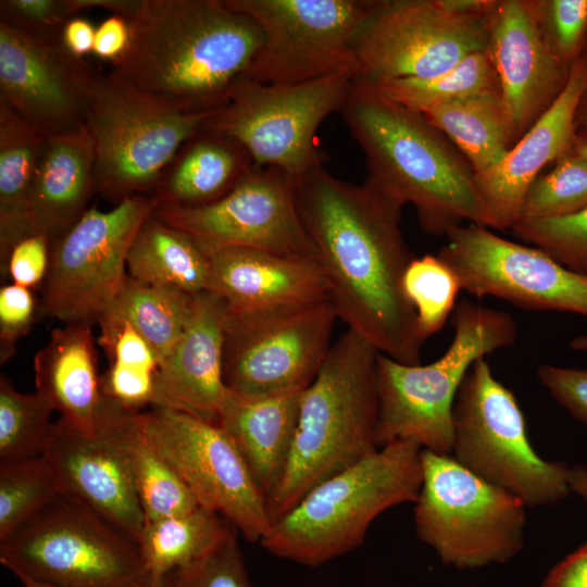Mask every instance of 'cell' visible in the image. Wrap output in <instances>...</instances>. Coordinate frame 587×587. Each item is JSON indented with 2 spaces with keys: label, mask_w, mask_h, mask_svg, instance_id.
<instances>
[{
  "label": "cell",
  "mask_w": 587,
  "mask_h": 587,
  "mask_svg": "<svg viewBox=\"0 0 587 587\" xmlns=\"http://www.w3.org/2000/svg\"><path fill=\"white\" fill-rule=\"evenodd\" d=\"M295 192L338 320L379 353L420 364L425 339L403 289L415 257L401 232L402 207L365 182L335 177L323 164L297 177Z\"/></svg>",
  "instance_id": "obj_1"
},
{
  "label": "cell",
  "mask_w": 587,
  "mask_h": 587,
  "mask_svg": "<svg viewBox=\"0 0 587 587\" xmlns=\"http://www.w3.org/2000/svg\"><path fill=\"white\" fill-rule=\"evenodd\" d=\"M129 28L110 74L189 114L225 107L264 41L258 23L225 0H142Z\"/></svg>",
  "instance_id": "obj_2"
},
{
  "label": "cell",
  "mask_w": 587,
  "mask_h": 587,
  "mask_svg": "<svg viewBox=\"0 0 587 587\" xmlns=\"http://www.w3.org/2000/svg\"><path fill=\"white\" fill-rule=\"evenodd\" d=\"M339 113L365 154V183L401 207L413 205L424 232L446 236L465 221L492 228L472 165L422 113L353 82Z\"/></svg>",
  "instance_id": "obj_3"
},
{
  "label": "cell",
  "mask_w": 587,
  "mask_h": 587,
  "mask_svg": "<svg viewBox=\"0 0 587 587\" xmlns=\"http://www.w3.org/2000/svg\"><path fill=\"white\" fill-rule=\"evenodd\" d=\"M378 351L347 329L301 392L296 435L283 477L267 498L272 523L321 482L378 449Z\"/></svg>",
  "instance_id": "obj_4"
},
{
  "label": "cell",
  "mask_w": 587,
  "mask_h": 587,
  "mask_svg": "<svg viewBox=\"0 0 587 587\" xmlns=\"http://www.w3.org/2000/svg\"><path fill=\"white\" fill-rule=\"evenodd\" d=\"M422 448L397 440L321 482L272 523L260 545L276 558L320 566L359 547L389 508L415 502Z\"/></svg>",
  "instance_id": "obj_5"
},
{
  "label": "cell",
  "mask_w": 587,
  "mask_h": 587,
  "mask_svg": "<svg viewBox=\"0 0 587 587\" xmlns=\"http://www.w3.org/2000/svg\"><path fill=\"white\" fill-rule=\"evenodd\" d=\"M451 319L452 341L429 364H403L378 353V448L410 440L424 450L450 454L452 410L463 379L478 359L516 339V324L509 313L464 298L455 304Z\"/></svg>",
  "instance_id": "obj_6"
},
{
  "label": "cell",
  "mask_w": 587,
  "mask_h": 587,
  "mask_svg": "<svg viewBox=\"0 0 587 587\" xmlns=\"http://www.w3.org/2000/svg\"><path fill=\"white\" fill-rule=\"evenodd\" d=\"M215 112L183 113L110 73H97L85 120L95 151V192L115 204L152 196L182 146Z\"/></svg>",
  "instance_id": "obj_7"
},
{
  "label": "cell",
  "mask_w": 587,
  "mask_h": 587,
  "mask_svg": "<svg viewBox=\"0 0 587 587\" xmlns=\"http://www.w3.org/2000/svg\"><path fill=\"white\" fill-rule=\"evenodd\" d=\"M422 485L414 502L416 535L458 570L501 564L524 547L526 505L451 454L421 450Z\"/></svg>",
  "instance_id": "obj_8"
},
{
  "label": "cell",
  "mask_w": 587,
  "mask_h": 587,
  "mask_svg": "<svg viewBox=\"0 0 587 587\" xmlns=\"http://www.w3.org/2000/svg\"><path fill=\"white\" fill-rule=\"evenodd\" d=\"M452 426V457L526 507L557 504L571 492L569 466L534 450L513 392L494 376L485 358L472 365L461 384Z\"/></svg>",
  "instance_id": "obj_9"
},
{
  "label": "cell",
  "mask_w": 587,
  "mask_h": 587,
  "mask_svg": "<svg viewBox=\"0 0 587 587\" xmlns=\"http://www.w3.org/2000/svg\"><path fill=\"white\" fill-rule=\"evenodd\" d=\"M0 563L59 587H146L138 541L64 495L0 540Z\"/></svg>",
  "instance_id": "obj_10"
},
{
  "label": "cell",
  "mask_w": 587,
  "mask_h": 587,
  "mask_svg": "<svg viewBox=\"0 0 587 587\" xmlns=\"http://www.w3.org/2000/svg\"><path fill=\"white\" fill-rule=\"evenodd\" d=\"M337 320L329 300L267 310L226 305V388L249 398L303 391L324 364Z\"/></svg>",
  "instance_id": "obj_11"
},
{
  "label": "cell",
  "mask_w": 587,
  "mask_h": 587,
  "mask_svg": "<svg viewBox=\"0 0 587 587\" xmlns=\"http://www.w3.org/2000/svg\"><path fill=\"white\" fill-rule=\"evenodd\" d=\"M348 74L296 85L245 83L207 122V128L238 141L255 166L274 167L295 179L323 164L316 132L340 111L352 86Z\"/></svg>",
  "instance_id": "obj_12"
},
{
  "label": "cell",
  "mask_w": 587,
  "mask_h": 587,
  "mask_svg": "<svg viewBox=\"0 0 587 587\" xmlns=\"http://www.w3.org/2000/svg\"><path fill=\"white\" fill-rule=\"evenodd\" d=\"M253 18L264 41L249 82L296 85L357 76L353 41L378 0H225Z\"/></svg>",
  "instance_id": "obj_13"
},
{
  "label": "cell",
  "mask_w": 587,
  "mask_h": 587,
  "mask_svg": "<svg viewBox=\"0 0 587 587\" xmlns=\"http://www.w3.org/2000/svg\"><path fill=\"white\" fill-rule=\"evenodd\" d=\"M491 11L459 13L444 0H378L353 41V80L426 78L449 71L487 50Z\"/></svg>",
  "instance_id": "obj_14"
},
{
  "label": "cell",
  "mask_w": 587,
  "mask_h": 587,
  "mask_svg": "<svg viewBox=\"0 0 587 587\" xmlns=\"http://www.w3.org/2000/svg\"><path fill=\"white\" fill-rule=\"evenodd\" d=\"M157 207L149 195L126 198L108 211L91 207L53 241L43 313L64 324L98 322L124 287L129 247Z\"/></svg>",
  "instance_id": "obj_15"
},
{
  "label": "cell",
  "mask_w": 587,
  "mask_h": 587,
  "mask_svg": "<svg viewBox=\"0 0 587 587\" xmlns=\"http://www.w3.org/2000/svg\"><path fill=\"white\" fill-rule=\"evenodd\" d=\"M143 432L200 507L229 522L249 541L271 528L266 499L236 442L220 424L163 407L140 412Z\"/></svg>",
  "instance_id": "obj_16"
},
{
  "label": "cell",
  "mask_w": 587,
  "mask_h": 587,
  "mask_svg": "<svg viewBox=\"0 0 587 587\" xmlns=\"http://www.w3.org/2000/svg\"><path fill=\"white\" fill-rule=\"evenodd\" d=\"M446 238L438 258L455 274L462 290L526 310L587 316V276L540 249L504 239L476 224L457 226Z\"/></svg>",
  "instance_id": "obj_17"
},
{
  "label": "cell",
  "mask_w": 587,
  "mask_h": 587,
  "mask_svg": "<svg viewBox=\"0 0 587 587\" xmlns=\"http://www.w3.org/2000/svg\"><path fill=\"white\" fill-rule=\"evenodd\" d=\"M154 215L196 239L317 260L296 202L295 178L253 166L222 199L199 208L158 205Z\"/></svg>",
  "instance_id": "obj_18"
},
{
  "label": "cell",
  "mask_w": 587,
  "mask_h": 587,
  "mask_svg": "<svg viewBox=\"0 0 587 587\" xmlns=\"http://www.w3.org/2000/svg\"><path fill=\"white\" fill-rule=\"evenodd\" d=\"M96 75L61 37L33 35L0 21V101L46 137L85 125Z\"/></svg>",
  "instance_id": "obj_19"
},
{
  "label": "cell",
  "mask_w": 587,
  "mask_h": 587,
  "mask_svg": "<svg viewBox=\"0 0 587 587\" xmlns=\"http://www.w3.org/2000/svg\"><path fill=\"white\" fill-rule=\"evenodd\" d=\"M487 52L517 142L558 99L570 76L571 66L548 40L542 0H496Z\"/></svg>",
  "instance_id": "obj_20"
},
{
  "label": "cell",
  "mask_w": 587,
  "mask_h": 587,
  "mask_svg": "<svg viewBox=\"0 0 587 587\" xmlns=\"http://www.w3.org/2000/svg\"><path fill=\"white\" fill-rule=\"evenodd\" d=\"M116 404L99 429L87 435L59 419L43 455L61 495L76 500L139 542L146 516L125 454L113 433Z\"/></svg>",
  "instance_id": "obj_21"
},
{
  "label": "cell",
  "mask_w": 587,
  "mask_h": 587,
  "mask_svg": "<svg viewBox=\"0 0 587 587\" xmlns=\"http://www.w3.org/2000/svg\"><path fill=\"white\" fill-rule=\"evenodd\" d=\"M587 90V58L570 68L567 84L553 104L490 168L475 174L478 193L492 228L511 229L519 218L524 196L540 171L567 154L577 133V112Z\"/></svg>",
  "instance_id": "obj_22"
},
{
  "label": "cell",
  "mask_w": 587,
  "mask_h": 587,
  "mask_svg": "<svg viewBox=\"0 0 587 587\" xmlns=\"http://www.w3.org/2000/svg\"><path fill=\"white\" fill-rule=\"evenodd\" d=\"M226 303L211 291L195 295L189 322L161 363L151 407L218 423L229 390L223 380Z\"/></svg>",
  "instance_id": "obj_23"
},
{
  "label": "cell",
  "mask_w": 587,
  "mask_h": 587,
  "mask_svg": "<svg viewBox=\"0 0 587 587\" xmlns=\"http://www.w3.org/2000/svg\"><path fill=\"white\" fill-rule=\"evenodd\" d=\"M198 242L210 259L209 291L229 309L267 310L330 301L328 282L315 259Z\"/></svg>",
  "instance_id": "obj_24"
},
{
  "label": "cell",
  "mask_w": 587,
  "mask_h": 587,
  "mask_svg": "<svg viewBox=\"0 0 587 587\" xmlns=\"http://www.w3.org/2000/svg\"><path fill=\"white\" fill-rule=\"evenodd\" d=\"M34 371L36 391L84 434H95L116 404L101 388L90 324L53 329L34 358Z\"/></svg>",
  "instance_id": "obj_25"
},
{
  "label": "cell",
  "mask_w": 587,
  "mask_h": 587,
  "mask_svg": "<svg viewBox=\"0 0 587 587\" xmlns=\"http://www.w3.org/2000/svg\"><path fill=\"white\" fill-rule=\"evenodd\" d=\"M93 143L87 127L47 137L29 197L32 234L52 243L89 209L93 188Z\"/></svg>",
  "instance_id": "obj_26"
},
{
  "label": "cell",
  "mask_w": 587,
  "mask_h": 587,
  "mask_svg": "<svg viewBox=\"0 0 587 587\" xmlns=\"http://www.w3.org/2000/svg\"><path fill=\"white\" fill-rule=\"evenodd\" d=\"M301 392L249 398L229 391L220 413L218 423L236 442L266 500L290 457Z\"/></svg>",
  "instance_id": "obj_27"
},
{
  "label": "cell",
  "mask_w": 587,
  "mask_h": 587,
  "mask_svg": "<svg viewBox=\"0 0 587 587\" xmlns=\"http://www.w3.org/2000/svg\"><path fill=\"white\" fill-rule=\"evenodd\" d=\"M253 166L238 141L204 126L182 146L152 196L158 205L204 207L229 193Z\"/></svg>",
  "instance_id": "obj_28"
},
{
  "label": "cell",
  "mask_w": 587,
  "mask_h": 587,
  "mask_svg": "<svg viewBox=\"0 0 587 587\" xmlns=\"http://www.w3.org/2000/svg\"><path fill=\"white\" fill-rule=\"evenodd\" d=\"M47 137L0 101V264L32 234L29 197Z\"/></svg>",
  "instance_id": "obj_29"
},
{
  "label": "cell",
  "mask_w": 587,
  "mask_h": 587,
  "mask_svg": "<svg viewBox=\"0 0 587 587\" xmlns=\"http://www.w3.org/2000/svg\"><path fill=\"white\" fill-rule=\"evenodd\" d=\"M130 278L189 295L210 289V259L190 234L152 213L138 229L126 258Z\"/></svg>",
  "instance_id": "obj_30"
},
{
  "label": "cell",
  "mask_w": 587,
  "mask_h": 587,
  "mask_svg": "<svg viewBox=\"0 0 587 587\" xmlns=\"http://www.w3.org/2000/svg\"><path fill=\"white\" fill-rule=\"evenodd\" d=\"M422 114L457 147L475 174L496 165L516 143L499 89L440 103Z\"/></svg>",
  "instance_id": "obj_31"
},
{
  "label": "cell",
  "mask_w": 587,
  "mask_h": 587,
  "mask_svg": "<svg viewBox=\"0 0 587 587\" xmlns=\"http://www.w3.org/2000/svg\"><path fill=\"white\" fill-rule=\"evenodd\" d=\"M113 433L128 462L146 523L197 509V499L173 467L148 440L139 411L118 407Z\"/></svg>",
  "instance_id": "obj_32"
},
{
  "label": "cell",
  "mask_w": 587,
  "mask_h": 587,
  "mask_svg": "<svg viewBox=\"0 0 587 587\" xmlns=\"http://www.w3.org/2000/svg\"><path fill=\"white\" fill-rule=\"evenodd\" d=\"M235 527L203 507L147 522L139 549L152 582L161 583L214 549Z\"/></svg>",
  "instance_id": "obj_33"
},
{
  "label": "cell",
  "mask_w": 587,
  "mask_h": 587,
  "mask_svg": "<svg viewBox=\"0 0 587 587\" xmlns=\"http://www.w3.org/2000/svg\"><path fill=\"white\" fill-rule=\"evenodd\" d=\"M353 85L419 113L458 98L499 89L497 74L487 50L470 54L449 71L436 76L374 83L353 80Z\"/></svg>",
  "instance_id": "obj_34"
},
{
  "label": "cell",
  "mask_w": 587,
  "mask_h": 587,
  "mask_svg": "<svg viewBox=\"0 0 587 587\" xmlns=\"http://www.w3.org/2000/svg\"><path fill=\"white\" fill-rule=\"evenodd\" d=\"M193 301L195 295L127 276L109 311H115L133 325L157 352L161 365L183 335Z\"/></svg>",
  "instance_id": "obj_35"
},
{
  "label": "cell",
  "mask_w": 587,
  "mask_h": 587,
  "mask_svg": "<svg viewBox=\"0 0 587 587\" xmlns=\"http://www.w3.org/2000/svg\"><path fill=\"white\" fill-rule=\"evenodd\" d=\"M59 496V482L43 454L0 461V540Z\"/></svg>",
  "instance_id": "obj_36"
},
{
  "label": "cell",
  "mask_w": 587,
  "mask_h": 587,
  "mask_svg": "<svg viewBox=\"0 0 587 587\" xmlns=\"http://www.w3.org/2000/svg\"><path fill=\"white\" fill-rule=\"evenodd\" d=\"M53 408L39 392L22 394L0 377V461L42 455L53 423Z\"/></svg>",
  "instance_id": "obj_37"
},
{
  "label": "cell",
  "mask_w": 587,
  "mask_h": 587,
  "mask_svg": "<svg viewBox=\"0 0 587 587\" xmlns=\"http://www.w3.org/2000/svg\"><path fill=\"white\" fill-rule=\"evenodd\" d=\"M587 208V161L571 150L528 187L516 223L552 220ZM515 223V224H516Z\"/></svg>",
  "instance_id": "obj_38"
},
{
  "label": "cell",
  "mask_w": 587,
  "mask_h": 587,
  "mask_svg": "<svg viewBox=\"0 0 587 587\" xmlns=\"http://www.w3.org/2000/svg\"><path fill=\"white\" fill-rule=\"evenodd\" d=\"M403 289L413 305L421 336L436 334L453 312L461 285L455 274L438 258L426 254L409 264Z\"/></svg>",
  "instance_id": "obj_39"
},
{
  "label": "cell",
  "mask_w": 587,
  "mask_h": 587,
  "mask_svg": "<svg viewBox=\"0 0 587 587\" xmlns=\"http://www.w3.org/2000/svg\"><path fill=\"white\" fill-rule=\"evenodd\" d=\"M511 230L563 266L587 276V208L564 217L516 223Z\"/></svg>",
  "instance_id": "obj_40"
},
{
  "label": "cell",
  "mask_w": 587,
  "mask_h": 587,
  "mask_svg": "<svg viewBox=\"0 0 587 587\" xmlns=\"http://www.w3.org/2000/svg\"><path fill=\"white\" fill-rule=\"evenodd\" d=\"M234 528L214 549L171 573L162 587H252Z\"/></svg>",
  "instance_id": "obj_41"
},
{
  "label": "cell",
  "mask_w": 587,
  "mask_h": 587,
  "mask_svg": "<svg viewBox=\"0 0 587 587\" xmlns=\"http://www.w3.org/2000/svg\"><path fill=\"white\" fill-rule=\"evenodd\" d=\"M97 323L101 330L99 342L109 358L110 369L158 374L157 352L124 316L111 310Z\"/></svg>",
  "instance_id": "obj_42"
},
{
  "label": "cell",
  "mask_w": 587,
  "mask_h": 587,
  "mask_svg": "<svg viewBox=\"0 0 587 587\" xmlns=\"http://www.w3.org/2000/svg\"><path fill=\"white\" fill-rule=\"evenodd\" d=\"M542 16L554 53L571 66L587 41V0H542Z\"/></svg>",
  "instance_id": "obj_43"
},
{
  "label": "cell",
  "mask_w": 587,
  "mask_h": 587,
  "mask_svg": "<svg viewBox=\"0 0 587 587\" xmlns=\"http://www.w3.org/2000/svg\"><path fill=\"white\" fill-rule=\"evenodd\" d=\"M75 12L71 0H1L0 21L26 33L61 37Z\"/></svg>",
  "instance_id": "obj_44"
},
{
  "label": "cell",
  "mask_w": 587,
  "mask_h": 587,
  "mask_svg": "<svg viewBox=\"0 0 587 587\" xmlns=\"http://www.w3.org/2000/svg\"><path fill=\"white\" fill-rule=\"evenodd\" d=\"M35 315L32 289L11 284L0 289V361L7 362L15 352L17 339L30 328Z\"/></svg>",
  "instance_id": "obj_45"
},
{
  "label": "cell",
  "mask_w": 587,
  "mask_h": 587,
  "mask_svg": "<svg viewBox=\"0 0 587 587\" xmlns=\"http://www.w3.org/2000/svg\"><path fill=\"white\" fill-rule=\"evenodd\" d=\"M537 376L559 404L587 425V370L541 364Z\"/></svg>",
  "instance_id": "obj_46"
},
{
  "label": "cell",
  "mask_w": 587,
  "mask_h": 587,
  "mask_svg": "<svg viewBox=\"0 0 587 587\" xmlns=\"http://www.w3.org/2000/svg\"><path fill=\"white\" fill-rule=\"evenodd\" d=\"M51 242L40 234H30L12 248L5 275L12 283L32 289L46 280L50 266Z\"/></svg>",
  "instance_id": "obj_47"
},
{
  "label": "cell",
  "mask_w": 587,
  "mask_h": 587,
  "mask_svg": "<svg viewBox=\"0 0 587 587\" xmlns=\"http://www.w3.org/2000/svg\"><path fill=\"white\" fill-rule=\"evenodd\" d=\"M129 41V21L111 14L96 28L92 53L100 60L114 64L124 57Z\"/></svg>",
  "instance_id": "obj_48"
},
{
  "label": "cell",
  "mask_w": 587,
  "mask_h": 587,
  "mask_svg": "<svg viewBox=\"0 0 587 587\" xmlns=\"http://www.w3.org/2000/svg\"><path fill=\"white\" fill-rule=\"evenodd\" d=\"M540 587H587V541L554 564Z\"/></svg>",
  "instance_id": "obj_49"
},
{
  "label": "cell",
  "mask_w": 587,
  "mask_h": 587,
  "mask_svg": "<svg viewBox=\"0 0 587 587\" xmlns=\"http://www.w3.org/2000/svg\"><path fill=\"white\" fill-rule=\"evenodd\" d=\"M96 28L89 20L75 15L63 26L61 41L70 53L84 59L92 52Z\"/></svg>",
  "instance_id": "obj_50"
},
{
  "label": "cell",
  "mask_w": 587,
  "mask_h": 587,
  "mask_svg": "<svg viewBox=\"0 0 587 587\" xmlns=\"http://www.w3.org/2000/svg\"><path fill=\"white\" fill-rule=\"evenodd\" d=\"M142 0H71L76 15L89 9H103L113 15L130 20L139 9Z\"/></svg>",
  "instance_id": "obj_51"
},
{
  "label": "cell",
  "mask_w": 587,
  "mask_h": 587,
  "mask_svg": "<svg viewBox=\"0 0 587 587\" xmlns=\"http://www.w3.org/2000/svg\"><path fill=\"white\" fill-rule=\"evenodd\" d=\"M567 480L571 492H574L587 503V466H569Z\"/></svg>",
  "instance_id": "obj_52"
},
{
  "label": "cell",
  "mask_w": 587,
  "mask_h": 587,
  "mask_svg": "<svg viewBox=\"0 0 587 587\" xmlns=\"http://www.w3.org/2000/svg\"><path fill=\"white\" fill-rule=\"evenodd\" d=\"M572 150L587 161V127L577 129Z\"/></svg>",
  "instance_id": "obj_53"
},
{
  "label": "cell",
  "mask_w": 587,
  "mask_h": 587,
  "mask_svg": "<svg viewBox=\"0 0 587 587\" xmlns=\"http://www.w3.org/2000/svg\"><path fill=\"white\" fill-rule=\"evenodd\" d=\"M14 576L20 580L23 587H59L21 573L14 574Z\"/></svg>",
  "instance_id": "obj_54"
},
{
  "label": "cell",
  "mask_w": 587,
  "mask_h": 587,
  "mask_svg": "<svg viewBox=\"0 0 587 587\" xmlns=\"http://www.w3.org/2000/svg\"><path fill=\"white\" fill-rule=\"evenodd\" d=\"M576 123L578 129L587 127V90L580 101Z\"/></svg>",
  "instance_id": "obj_55"
},
{
  "label": "cell",
  "mask_w": 587,
  "mask_h": 587,
  "mask_svg": "<svg viewBox=\"0 0 587 587\" xmlns=\"http://www.w3.org/2000/svg\"><path fill=\"white\" fill-rule=\"evenodd\" d=\"M570 346L573 350L587 351V335H580L573 338Z\"/></svg>",
  "instance_id": "obj_56"
},
{
  "label": "cell",
  "mask_w": 587,
  "mask_h": 587,
  "mask_svg": "<svg viewBox=\"0 0 587 587\" xmlns=\"http://www.w3.org/2000/svg\"><path fill=\"white\" fill-rule=\"evenodd\" d=\"M146 587H162V582L161 583H154V582H151L148 586Z\"/></svg>",
  "instance_id": "obj_57"
},
{
  "label": "cell",
  "mask_w": 587,
  "mask_h": 587,
  "mask_svg": "<svg viewBox=\"0 0 587 587\" xmlns=\"http://www.w3.org/2000/svg\"><path fill=\"white\" fill-rule=\"evenodd\" d=\"M583 55H584L585 58H587V41H586V46H585V49H584Z\"/></svg>",
  "instance_id": "obj_58"
}]
</instances>
